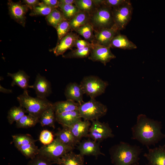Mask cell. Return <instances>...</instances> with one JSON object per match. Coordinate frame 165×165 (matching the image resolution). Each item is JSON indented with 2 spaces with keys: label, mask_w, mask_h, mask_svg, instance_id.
<instances>
[{
  "label": "cell",
  "mask_w": 165,
  "mask_h": 165,
  "mask_svg": "<svg viewBox=\"0 0 165 165\" xmlns=\"http://www.w3.org/2000/svg\"><path fill=\"white\" fill-rule=\"evenodd\" d=\"M161 129V122L149 118L144 114H139L136 124L131 128L132 139L148 147L165 137Z\"/></svg>",
  "instance_id": "cell-1"
},
{
  "label": "cell",
  "mask_w": 165,
  "mask_h": 165,
  "mask_svg": "<svg viewBox=\"0 0 165 165\" xmlns=\"http://www.w3.org/2000/svg\"><path fill=\"white\" fill-rule=\"evenodd\" d=\"M142 150L138 146L121 142L111 147L109 152L113 165H133L138 161Z\"/></svg>",
  "instance_id": "cell-2"
},
{
  "label": "cell",
  "mask_w": 165,
  "mask_h": 165,
  "mask_svg": "<svg viewBox=\"0 0 165 165\" xmlns=\"http://www.w3.org/2000/svg\"><path fill=\"white\" fill-rule=\"evenodd\" d=\"M17 98L20 105L24 108L28 114L39 119L42 113L53 104L47 99L30 96L27 90H24Z\"/></svg>",
  "instance_id": "cell-3"
},
{
  "label": "cell",
  "mask_w": 165,
  "mask_h": 165,
  "mask_svg": "<svg viewBox=\"0 0 165 165\" xmlns=\"http://www.w3.org/2000/svg\"><path fill=\"white\" fill-rule=\"evenodd\" d=\"M78 111L83 120L92 121L105 116L108 108L106 105L95 98H90L88 101L79 104Z\"/></svg>",
  "instance_id": "cell-4"
},
{
  "label": "cell",
  "mask_w": 165,
  "mask_h": 165,
  "mask_svg": "<svg viewBox=\"0 0 165 165\" xmlns=\"http://www.w3.org/2000/svg\"><path fill=\"white\" fill-rule=\"evenodd\" d=\"M75 148L67 145L56 138L49 145H43L39 148L38 155L46 158L53 164Z\"/></svg>",
  "instance_id": "cell-5"
},
{
  "label": "cell",
  "mask_w": 165,
  "mask_h": 165,
  "mask_svg": "<svg viewBox=\"0 0 165 165\" xmlns=\"http://www.w3.org/2000/svg\"><path fill=\"white\" fill-rule=\"evenodd\" d=\"M90 23L94 30L112 27L114 25L112 8L103 5L98 6L90 15Z\"/></svg>",
  "instance_id": "cell-6"
},
{
  "label": "cell",
  "mask_w": 165,
  "mask_h": 165,
  "mask_svg": "<svg viewBox=\"0 0 165 165\" xmlns=\"http://www.w3.org/2000/svg\"><path fill=\"white\" fill-rule=\"evenodd\" d=\"M84 94L89 96L90 98L96 97L104 94L108 82L94 75L84 77L80 84Z\"/></svg>",
  "instance_id": "cell-7"
},
{
  "label": "cell",
  "mask_w": 165,
  "mask_h": 165,
  "mask_svg": "<svg viewBox=\"0 0 165 165\" xmlns=\"http://www.w3.org/2000/svg\"><path fill=\"white\" fill-rule=\"evenodd\" d=\"M133 9L130 1L126 4L112 8L114 25L119 31L125 29L131 20Z\"/></svg>",
  "instance_id": "cell-8"
},
{
  "label": "cell",
  "mask_w": 165,
  "mask_h": 165,
  "mask_svg": "<svg viewBox=\"0 0 165 165\" xmlns=\"http://www.w3.org/2000/svg\"><path fill=\"white\" fill-rule=\"evenodd\" d=\"M88 137L100 142L105 139L114 137L112 129L107 123H101L98 119L93 120Z\"/></svg>",
  "instance_id": "cell-9"
},
{
  "label": "cell",
  "mask_w": 165,
  "mask_h": 165,
  "mask_svg": "<svg viewBox=\"0 0 165 165\" xmlns=\"http://www.w3.org/2000/svg\"><path fill=\"white\" fill-rule=\"evenodd\" d=\"M92 45L89 59L94 62H100L106 65L116 56L112 52L110 48L102 46L97 44L92 43Z\"/></svg>",
  "instance_id": "cell-10"
},
{
  "label": "cell",
  "mask_w": 165,
  "mask_h": 165,
  "mask_svg": "<svg viewBox=\"0 0 165 165\" xmlns=\"http://www.w3.org/2000/svg\"><path fill=\"white\" fill-rule=\"evenodd\" d=\"M7 5L11 18L24 27L26 23L25 15L29 7L20 2H15L10 0L8 1Z\"/></svg>",
  "instance_id": "cell-11"
},
{
  "label": "cell",
  "mask_w": 165,
  "mask_h": 165,
  "mask_svg": "<svg viewBox=\"0 0 165 165\" xmlns=\"http://www.w3.org/2000/svg\"><path fill=\"white\" fill-rule=\"evenodd\" d=\"M119 31L115 25L109 28L94 30V39L93 43L110 47L112 39L116 34L119 33Z\"/></svg>",
  "instance_id": "cell-12"
},
{
  "label": "cell",
  "mask_w": 165,
  "mask_h": 165,
  "mask_svg": "<svg viewBox=\"0 0 165 165\" xmlns=\"http://www.w3.org/2000/svg\"><path fill=\"white\" fill-rule=\"evenodd\" d=\"M79 38V36L72 31H71L62 38L55 47L50 50L56 56L63 55L68 50H72L74 47L76 40Z\"/></svg>",
  "instance_id": "cell-13"
},
{
  "label": "cell",
  "mask_w": 165,
  "mask_h": 165,
  "mask_svg": "<svg viewBox=\"0 0 165 165\" xmlns=\"http://www.w3.org/2000/svg\"><path fill=\"white\" fill-rule=\"evenodd\" d=\"M100 143L90 138L84 140L79 143L77 149L82 156H92L96 157L100 155H105L100 148Z\"/></svg>",
  "instance_id": "cell-14"
},
{
  "label": "cell",
  "mask_w": 165,
  "mask_h": 165,
  "mask_svg": "<svg viewBox=\"0 0 165 165\" xmlns=\"http://www.w3.org/2000/svg\"><path fill=\"white\" fill-rule=\"evenodd\" d=\"M31 88L35 90L37 97L42 99H46L52 93L50 82L39 73L36 76L34 84L31 86Z\"/></svg>",
  "instance_id": "cell-15"
},
{
  "label": "cell",
  "mask_w": 165,
  "mask_h": 165,
  "mask_svg": "<svg viewBox=\"0 0 165 165\" xmlns=\"http://www.w3.org/2000/svg\"><path fill=\"white\" fill-rule=\"evenodd\" d=\"M148 162V165H165V146L148 149L144 155Z\"/></svg>",
  "instance_id": "cell-16"
},
{
  "label": "cell",
  "mask_w": 165,
  "mask_h": 165,
  "mask_svg": "<svg viewBox=\"0 0 165 165\" xmlns=\"http://www.w3.org/2000/svg\"><path fill=\"white\" fill-rule=\"evenodd\" d=\"M84 93L80 84L75 82H70L66 86L64 95L67 100H71L79 104L84 102Z\"/></svg>",
  "instance_id": "cell-17"
},
{
  "label": "cell",
  "mask_w": 165,
  "mask_h": 165,
  "mask_svg": "<svg viewBox=\"0 0 165 165\" xmlns=\"http://www.w3.org/2000/svg\"><path fill=\"white\" fill-rule=\"evenodd\" d=\"M91 125L90 121L81 120L68 127L75 138L80 142L82 138L88 137Z\"/></svg>",
  "instance_id": "cell-18"
},
{
  "label": "cell",
  "mask_w": 165,
  "mask_h": 165,
  "mask_svg": "<svg viewBox=\"0 0 165 165\" xmlns=\"http://www.w3.org/2000/svg\"><path fill=\"white\" fill-rule=\"evenodd\" d=\"M56 121L63 127H69L81 120L78 110L55 113Z\"/></svg>",
  "instance_id": "cell-19"
},
{
  "label": "cell",
  "mask_w": 165,
  "mask_h": 165,
  "mask_svg": "<svg viewBox=\"0 0 165 165\" xmlns=\"http://www.w3.org/2000/svg\"><path fill=\"white\" fill-rule=\"evenodd\" d=\"M7 76L12 79L11 86H17L24 90H27L31 88L29 85V76L23 70H19L16 72L11 73H7Z\"/></svg>",
  "instance_id": "cell-20"
},
{
  "label": "cell",
  "mask_w": 165,
  "mask_h": 165,
  "mask_svg": "<svg viewBox=\"0 0 165 165\" xmlns=\"http://www.w3.org/2000/svg\"><path fill=\"white\" fill-rule=\"evenodd\" d=\"M110 47L125 50H132L137 48L136 45L130 40L126 36L119 33L116 34L112 39Z\"/></svg>",
  "instance_id": "cell-21"
},
{
  "label": "cell",
  "mask_w": 165,
  "mask_h": 165,
  "mask_svg": "<svg viewBox=\"0 0 165 165\" xmlns=\"http://www.w3.org/2000/svg\"><path fill=\"white\" fill-rule=\"evenodd\" d=\"M56 138L64 144L75 148L79 143L75 138L69 128L64 127L60 129L55 134Z\"/></svg>",
  "instance_id": "cell-22"
},
{
  "label": "cell",
  "mask_w": 165,
  "mask_h": 165,
  "mask_svg": "<svg viewBox=\"0 0 165 165\" xmlns=\"http://www.w3.org/2000/svg\"><path fill=\"white\" fill-rule=\"evenodd\" d=\"M83 156L80 153L70 152L57 160L55 164L59 165H84Z\"/></svg>",
  "instance_id": "cell-23"
},
{
  "label": "cell",
  "mask_w": 165,
  "mask_h": 165,
  "mask_svg": "<svg viewBox=\"0 0 165 165\" xmlns=\"http://www.w3.org/2000/svg\"><path fill=\"white\" fill-rule=\"evenodd\" d=\"M79 104L71 100L57 101L53 103L55 113L78 110Z\"/></svg>",
  "instance_id": "cell-24"
},
{
  "label": "cell",
  "mask_w": 165,
  "mask_h": 165,
  "mask_svg": "<svg viewBox=\"0 0 165 165\" xmlns=\"http://www.w3.org/2000/svg\"><path fill=\"white\" fill-rule=\"evenodd\" d=\"M90 15L86 12L80 11L69 21L71 31L90 23Z\"/></svg>",
  "instance_id": "cell-25"
},
{
  "label": "cell",
  "mask_w": 165,
  "mask_h": 165,
  "mask_svg": "<svg viewBox=\"0 0 165 165\" xmlns=\"http://www.w3.org/2000/svg\"><path fill=\"white\" fill-rule=\"evenodd\" d=\"M39 122L42 127L48 126L55 128L56 120L55 112L53 105L46 110L39 119Z\"/></svg>",
  "instance_id": "cell-26"
},
{
  "label": "cell",
  "mask_w": 165,
  "mask_h": 165,
  "mask_svg": "<svg viewBox=\"0 0 165 165\" xmlns=\"http://www.w3.org/2000/svg\"><path fill=\"white\" fill-rule=\"evenodd\" d=\"M58 9H54L46 17L47 24L55 28L61 22L65 19L62 12Z\"/></svg>",
  "instance_id": "cell-27"
},
{
  "label": "cell",
  "mask_w": 165,
  "mask_h": 165,
  "mask_svg": "<svg viewBox=\"0 0 165 165\" xmlns=\"http://www.w3.org/2000/svg\"><path fill=\"white\" fill-rule=\"evenodd\" d=\"M27 112L25 109L19 105L12 107L8 111L7 119L10 124L16 122L25 115Z\"/></svg>",
  "instance_id": "cell-28"
},
{
  "label": "cell",
  "mask_w": 165,
  "mask_h": 165,
  "mask_svg": "<svg viewBox=\"0 0 165 165\" xmlns=\"http://www.w3.org/2000/svg\"><path fill=\"white\" fill-rule=\"evenodd\" d=\"M74 31L82 36L86 41L93 43L94 39V29L90 23L82 26Z\"/></svg>",
  "instance_id": "cell-29"
},
{
  "label": "cell",
  "mask_w": 165,
  "mask_h": 165,
  "mask_svg": "<svg viewBox=\"0 0 165 165\" xmlns=\"http://www.w3.org/2000/svg\"><path fill=\"white\" fill-rule=\"evenodd\" d=\"M39 118L31 115H25L16 122L17 128H26L34 127L38 122Z\"/></svg>",
  "instance_id": "cell-30"
},
{
  "label": "cell",
  "mask_w": 165,
  "mask_h": 165,
  "mask_svg": "<svg viewBox=\"0 0 165 165\" xmlns=\"http://www.w3.org/2000/svg\"><path fill=\"white\" fill-rule=\"evenodd\" d=\"M16 148L27 159H31L34 158L39 152V148L35 143L21 146Z\"/></svg>",
  "instance_id": "cell-31"
},
{
  "label": "cell",
  "mask_w": 165,
  "mask_h": 165,
  "mask_svg": "<svg viewBox=\"0 0 165 165\" xmlns=\"http://www.w3.org/2000/svg\"><path fill=\"white\" fill-rule=\"evenodd\" d=\"M74 4L80 11L86 12L90 15L97 7L94 0H75Z\"/></svg>",
  "instance_id": "cell-32"
},
{
  "label": "cell",
  "mask_w": 165,
  "mask_h": 165,
  "mask_svg": "<svg viewBox=\"0 0 165 165\" xmlns=\"http://www.w3.org/2000/svg\"><path fill=\"white\" fill-rule=\"evenodd\" d=\"M58 8L63 13L65 19L68 21L80 11L74 4L64 5L59 4Z\"/></svg>",
  "instance_id": "cell-33"
},
{
  "label": "cell",
  "mask_w": 165,
  "mask_h": 165,
  "mask_svg": "<svg viewBox=\"0 0 165 165\" xmlns=\"http://www.w3.org/2000/svg\"><path fill=\"white\" fill-rule=\"evenodd\" d=\"M13 141L15 147L31 143H35L36 141L28 134H19L12 136Z\"/></svg>",
  "instance_id": "cell-34"
},
{
  "label": "cell",
  "mask_w": 165,
  "mask_h": 165,
  "mask_svg": "<svg viewBox=\"0 0 165 165\" xmlns=\"http://www.w3.org/2000/svg\"><path fill=\"white\" fill-rule=\"evenodd\" d=\"M91 47L83 49H76L62 55L65 58H83L88 57L90 53Z\"/></svg>",
  "instance_id": "cell-35"
},
{
  "label": "cell",
  "mask_w": 165,
  "mask_h": 165,
  "mask_svg": "<svg viewBox=\"0 0 165 165\" xmlns=\"http://www.w3.org/2000/svg\"><path fill=\"white\" fill-rule=\"evenodd\" d=\"M54 9L47 6L42 2L38 5L31 9V11L29 15L31 16H46Z\"/></svg>",
  "instance_id": "cell-36"
},
{
  "label": "cell",
  "mask_w": 165,
  "mask_h": 165,
  "mask_svg": "<svg viewBox=\"0 0 165 165\" xmlns=\"http://www.w3.org/2000/svg\"><path fill=\"white\" fill-rule=\"evenodd\" d=\"M58 39L57 43L71 31L69 21L65 19L61 22L56 28Z\"/></svg>",
  "instance_id": "cell-37"
},
{
  "label": "cell",
  "mask_w": 165,
  "mask_h": 165,
  "mask_svg": "<svg viewBox=\"0 0 165 165\" xmlns=\"http://www.w3.org/2000/svg\"><path fill=\"white\" fill-rule=\"evenodd\" d=\"M39 140L44 145H46L52 143L54 139V135L51 131L44 130L41 132Z\"/></svg>",
  "instance_id": "cell-38"
},
{
  "label": "cell",
  "mask_w": 165,
  "mask_h": 165,
  "mask_svg": "<svg viewBox=\"0 0 165 165\" xmlns=\"http://www.w3.org/2000/svg\"><path fill=\"white\" fill-rule=\"evenodd\" d=\"M53 163L49 160L38 154L31 159L27 165H52Z\"/></svg>",
  "instance_id": "cell-39"
},
{
  "label": "cell",
  "mask_w": 165,
  "mask_h": 165,
  "mask_svg": "<svg viewBox=\"0 0 165 165\" xmlns=\"http://www.w3.org/2000/svg\"><path fill=\"white\" fill-rule=\"evenodd\" d=\"M130 1L129 0H102L101 5L112 8L126 4Z\"/></svg>",
  "instance_id": "cell-40"
},
{
  "label": "cell",
  "mask_w": 165,
  "mask_h": 165,
  "mask_svg": "<svg viewBox=\"0 0 165 165\" xmlns=\"http://www.w3.org/2000/svg\"><path fill=\"white\" fill-rule=\"evenodd\" d=\"M92 45V43H90L86 40L79 38L76 40L74 47L77 49H83L91 47Z\"/></svg>",
  "instance_id": "cell-41"
},
{
  "label": "cell",
  "mask_w": 165,
  "mask_h": 165,
  "mask_svg": "<svg viewBox=\"0 0 165 165\" xmlns=\"http://www.w3.org/2000/svg\"><path fill=\"white\" fill-rule=\"evenodd\" d=\"M46 5L53 8H58L59 2L57 0H43L42 1Z\"/></svg>",
  "instance_id": "cell-42"
},
{
  "label": "cell",
  "mask_w": 165,
  "mask_h": 165,
  "mask_svg": "<svg viewBox=\"0 0 165 165\" xmlns=\"http://www.w3.org/2000/svg\"><path fill=\"white\" fill-rule=\"evenodd\" d=\"M22 3L27 5L31 9L39 4L40 2L38 0H24Z\"/></svg>",
  "instance_id": "cell-43"
},
{
  "label": "cell",
  "mask_w": 165,
  "mask_h": 165,
  "mask_svg": "<svg viewBox=\"0 0 165 165\" xmlns=\"http://www.w3.org/2000/svg\"><path fill=\"white\" fill-rule=\"evenodd\" d=\"M59 4L64 5L74 4L75 2V0H59Z\"/></svg>",
  "instance_id": "cell-44"
},
{
  "label": "cell",
  "mask_w": 165,
  "mask_h": 165,
  "mask_svg": "<svg viewBox=\"0 0 165 165\" xmlns=\"http://www.w3.org/2000/svg\"><path fill=\"white\" fill-rule=\"evenodd\" d=\"M0 91L1 92L7 94L11 93L12 92V90L6 89L3 87L1 85H0Z\"/></svg>",
  "instance_id": "cell-45"
},
{
  "label": "cell",
  "mask_w": 165,
  "mask_h": 165,
  "mask_svg": "<svg viewBox=\"0 0 165 165\" xmlns=\"http://www.w3.org/2000/svg\"><path fill=\"white\" fill-rule=\"evenodd\" d=\"M133 165H137L134 164H133Z\"/></svg>",
  "instance_id": "cell-46"
},
{
  "label": "cell",
  "mask_w": 165,
  "mask_h": 165,
  "mask_svg": "<svg viewBox=\"0 0 165 165\" xmlns=\"http://www.w3.org/2000/svg\"></svg>",
  "instance_id": "cell-47"
}]
</instances>
